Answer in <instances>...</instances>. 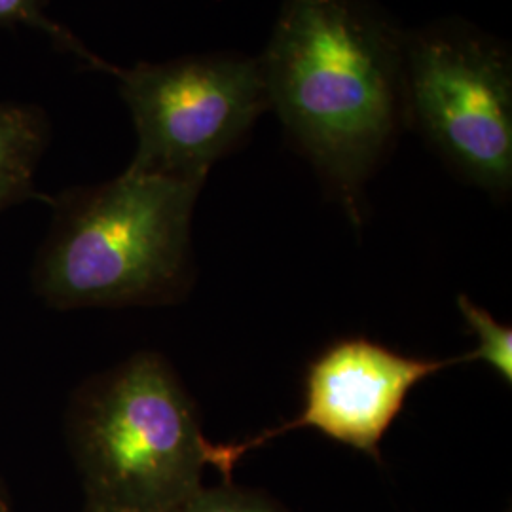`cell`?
<instances>
[{
  "label": "cell",
  "mask_w": 512,
  "mask_h": 512,
  "mask_svg": "<svg viewBox=\"0 0 512 512\" xmlns=\"http://www.w3.org/2000/svg\"><path fill=\"white\" fill-rule=\"evenodd\" d=\"M260 67L270 107L357 219L406 116L399 33L372 0H285Z\"/></svg>",
  "instance_id": "obj_1"
},
{
  "label": "cell",
  "mask_w": 512,
  "mask_h": 512,
  "mask_svg": "<svg viewBox=\"0 0 512 512\" xmlns=\"http://www.w3.org/2000/svg\"><path fill=\"white\" fill-rule=\"evenodd\" d=\"M203 183L129 169L52 200L33 291L55 310L162 306L190 287V222Z\"/></svg>",
  "instance_id": "obj_2"
},
{
  "label": "cell",
  "mask_w": 512,
  "mask_h": 512,
  "mask_svg": "<svg viewBox=\"0 0 512 512\" xmlns=\"http://www.w3.org/2000/svg\"><path fill=\"white\" fill-rule=\"evenodd\" d=\"M67 444L86 512H173L202 490L213 442L175 370L141 351L71 397Z\"/></svg>",
  "instance_id": "obj_3"
},
{
  "label": "cell",
  "mask_w": 512,
  "mask_h": 512,
  "mask_svg": "<svg viewBox=\"0 0 512 512\" xmlns=\"http://www.w3.org/2000/svg\"><path fill=\"white\" fill-rule=\"evenodd\" d=\"M137 129L135 171L205 183L256 118L270 109L260 61L213 55L135 69L107 65Z\"/></svg>",
  "instance_id": "obj_4"
},
{
  "label": "cell",
  "mask_w": 512,
  "mask_h": 512,
  "mask_svg": "<svg viewBox=\"0 0 512 512\" xmlns=\"http://www.w3.org/2000/svg\"><path fill=\"white\" fill-rule=\"evenodd\" d=\"M406 114L469 181L512 184V71L505 50L465 29H431L404 44Z\"/></svg>",
  "instance_id": "obj_5"
},
{
  "label": "cell",
  "mask_w": 512,
  "mask_h": 512,
  "mask_svg": "<svg viewBox=\"0 0 512 512\" xmlns=\"http://www.w3.org/2000/svg\"><path fill=\"white\" fill-rule=\"evenodd\" d=\"M454 365H465V357L414 359L366 338L338 340L311 361L300 414L253 439L213 444V467L228 476L249 450L298 429H315L380 461L382 440L401 414L410 391L425 378Z\"/></svg>",
  "instance_id": "obj_6"
},
{
  "label": "cell",
  "mask_w": 512,
  "mask_h": 512,
  "mask_svg": "<svg viewBox=\"0 0 512 512\" xmlns=\"http://www.w3.org/2000/svg\"><path fill=\"white\" fill-rule=\"evenodd\" d=\"M50 128L42 110L27 105H0V213L31 200L40 158Z\"/></svg>",
  "instance_id": "obj_7"
},
{
  "label": "cell",
  "mask_w": 512,
  "mask_h": 512,
  "mask_svg": "<svg viewBox=\"0 0 512 512\" xmlns=\"http://www.w3.org/2000/svg\"><path fill=\"white\" fill-rule=\"evenodd\" d=\"M459 311L463 319L478 336V346L471 353L463 355L465 363L482 361L492 366L495 372L505 380V384L512 382V330L511 327L501 325L495 321L494 315L482 310L471 302L465 294L458 296Z\"/></svg>",
  "instance_id": "obj_8"
},
{
  "label": "cell",
  "mask_w": 512,
  "mask_h": 512,
  "mask_svg": "<svg viewBox=\"0 0 512 512\" xmlns=\"http://www.w3.org/2000/svg\"><path fill=\"white\" fill-rule=\"evenodd\" d=\"M173 512H285L270 495L224 484L202 488Z\"/></svg>",
  "instance_id": "obj_9"
},
{
  "label": "cell",
  "mask_w": 512,
  "mask_h": 512,
  "mask_svg": "<svg viewBox=\"0 0 512 512\" xmlns=\"http://www.w3.org/2000/svg\"><path fill=\"white\" fill-rule=\"evenodd\" d=\"M16 23H25L46 33L48 37L54 38L55 44L78 55L92 67L99 69L103 63V59L90 54L67 29L48 19L42 10V0H0V25H16Z\"/></svg>",
  "instance_id": "obj_10"
},
{
  "label": "cell",
  "mask_w": 512,
  "mask_h": 512,
  "mask_svg": "<svg viewBox=\"0 0 512 512\" xmlns=\"http://www.w3.org/2000/svg\"><path fill=\"white\" fill-rule=\"evenodd\" d=\"M0 512H12L10 511V499H8V494L2 486V482H0Z\"/></svg>",
  "instance_id": "obj_11"
}]
</instances>
